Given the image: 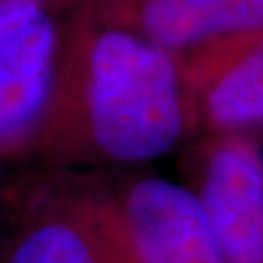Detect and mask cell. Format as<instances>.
<instances>
[{"mask_svg": "<svg viewBox=\"0 0 263 263\" xmlns=\"http://www.w3.org/2000/svg\"><path fill=\"white\" fill-rule=\"evenodd\" d=\"M178 59L195 123L209 133L263 129V28L213 39Z\"/></svg>", "mask_w": 263, "mask_h": 263, "instance_id": "6", "label": "cell"}, {"mask_svg": "<svg viewBox=\"0 0 263 263\" xmlns=\"http://www.w3.org/2000/svg\"><path fill=\"white\" fill-rule=\"evenodd\" d=\"M63 18L31 2L0 4V158H29L53 98Z\"/></svg>", "mask_w": 263, "mask_h": 263, "instance_id": "3", "label": "cell"}, {"mask_svg": "<svg viewBox=\"0 0 263 263\" xmlns=\"http://www.w3.org/2000/svg\"><path fill=\"white\" fill-rule=\"evenodd\" d=\"M90 10L176 57L213 39L263 28V0H94Z\"/></svg>", "mask_w": 263, "mask_h": 263, "instance_id": "7", "label": "cell"}, {"mask_svg": "<svg viewBox=\"0 0 263 263\" xmlns=\"http://www.w3.org/2000/svg\"><path fill=\"white\" fill-rule=\"evenodd\" d=\"M10 181L0 263H141L109 191L70 170Z\"/></svg>", "mask_w": 263, "mask_h": 263, "instance_id": "2", "label": "cell"}, {"mask_svg": "<svg viewBox=\"0 0 263 263\" xmlns=\"http://www.w3.org/2000/svg\"><path fill=\"white\" fill-rule=\"evenodd\" d=\"M4 162L0 158V234L6 224V216H8V201H10V181L4 172Z\"/></svg>", "mask_w": 263, "mask_h": 263, "instance_id": "9", "label": "cell"}, {"mask_svg": "<svg viewBox=\"0 0 263 263\" xmlns=\"http://www.w3.org/2000/svg\"><path fill=\"white\" fill-rule=\"evenodd\" d=\"M228 263H263V151L250 133H209L189 185Z\"/></svg>", "mask_w": 263, "mask_h": 263, "instance_id": "4", "label": "cell"}, {"mask_svg": "<svg viewBox=\"0 0 263 263\" xmlns=\"http://www.w3.org/2000/svg\"><path fill=\"white\" fill-rule=\"evenodd\" d=\"M8 2H31V4H39L43 8L55 12L57 16L66 18V16H72L78 10L90 6L94 0H0V4H8Z\"/></svg>", "mask_w": 263, "mask_h": 263, "instance_id": "8", "label": "cell"}, {"mask_svg": "<svg viewBox=\"0 0 263 263\" xmlns=\"http://www.w3.org/2000/svg\"><path fill=\"white\" fill-rule=\"evenodd\" d=\"M195 125L178 57L90 6L63 18L55 90L29 158L53 170L144 164Z\"/></svg>", "mask_w": 263, "mask_h": 263, "instance_id": "1", "label": "cell"}, {"mask_svg": "<svg viewBox=\"0 0 263 263\" xmlns=\"http://www.w3.org/2000/svg\"><path fill=\"white\" fill-rule=\"evenodd\" d=\"M107 191L141 263H228L189 185L141 174Z\"/></svg>", "mask_w": 263, "mask_h": 263, "instance_id": "5", "label": "cell"}]
</instances>
